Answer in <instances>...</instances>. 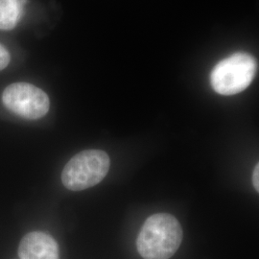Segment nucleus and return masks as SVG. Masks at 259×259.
<instances>
[{"label":"nucleus","instance_id":"nucleus-1","mask_svg":"<svg viewBox=\"0 0 259 259\" xmlns=\"http://www.w3.org/2000/svg\"><path fill=\"white\" fill-rule=\"evenodd\" d=\"M183 229L176 218L167 213L150 216L138 236L137 247L144 259H169L179 250Z\"/></svg>","mask_w":259,"mask_h":259},{"label":"nucleus","instance_id":"nucleus-2","mask_svg":"<svg viewBox=\"0 0 259 259\" xmlns=\"http://www.w3.org/2000/svg\"><path fill=\"white\" fill-rule=\"evenodd\" d=\"M111 166L108 154L101 150H84L65 165L62 182L72 191H81L102 182Z\"/></svg>","mask_w":259,"mask_h":259},{"label":"nucleus","instance_id":"nucleus-3","mask_svg":"<svg viewBox=\"0 0 259 259\" xmlns=\"http://www.w3.org/2000/svg\"><path fill=\"white\" fill-rule=\"evenodd\" d=\"M257 64L252 56L236 53L215 65L210 74L213 90L221 95H234L245 91L256 74Z\"/></svg>","mask_w":259,"mask_h":259},{"label":"nucleus","instance_id":"nucleus-4","mask_svg":"<svg viewBox=\"0 0 259 259\" xmlns=\"http://www.w3.org/2000/svg\"><path fill=\"white\" fill-rule=\"evenodd\" d=\"M2 102L10 111L28 120H37L44 117L50 108L47 93L28 83L8 85L2 94Z\"/></svg>","mask_w":259,"mask_h":259},{"label":"nucleus","instance_id":"nucleus-5","mask_svg":"<svg viewBox=\"0 0 259 259\" xmlns=\"http://www.w3.org/2000/svg\"><path fill=\"white\" fill-rule=\"evenodd\" d=\"M19 256L20 259H60L59 246L46 232H29L19 243Z\"/></svg>","mask_w":259,"mask_h":259},{"label":"nucleus","instance_id":"nucleus-6","mask_svg":"<svg viewBox=\"0 0 259 259\" xmlns=\"http://www.w3.org/2000/svg\"><path fill=\"white\" fill-rule=\"evenodd\" d=\"M23 0H0V30L17 26L22 14Z\"/></svg>","mask_w":259,"mask_h":259},{"label":"nucleus","instance_id":"nucleus-7","mask_svg":"<svg viewBox=\"0 0 259 259\" xmlns=\"http://www.w3.org/2000/svg\"><path fill=\"white\" fill-rule=\"evenodd\" d=\"M10 60H11V57H10L9 51L2 45H0V71L8 66Z\"/></svg>","mask_w":259,"mask_h":259},{"label":"nucleus","instance_id":"nucleus-8","mask_svg":"<svg viewBox=\"0 0 259 259\" xmlns=\"http://www.w3.org/2000/svg\"><path fill=\"white\" fill-rule=\"evenodd\" d=\"M258 174H259V164L257 163L254 170H253V174H252V184L255 188V190L258 192L259 191V182H258Z\"/></svg>","mask_w":259,"mask_h":259}]
</instances>
